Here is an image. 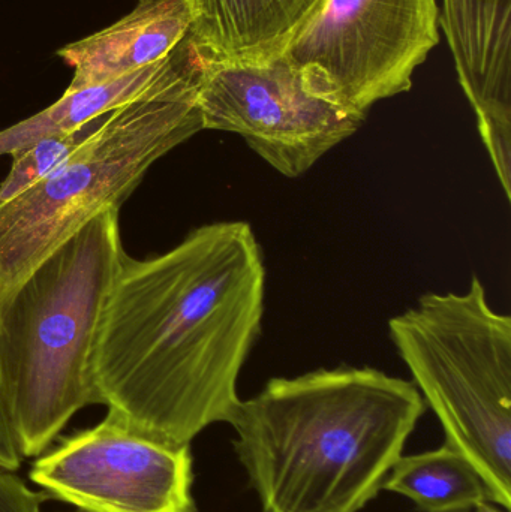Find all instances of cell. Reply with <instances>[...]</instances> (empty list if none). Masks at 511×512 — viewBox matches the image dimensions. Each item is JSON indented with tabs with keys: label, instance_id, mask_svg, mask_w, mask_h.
I'll return each mask as SVG.
<instances>
[{
	"label": "cell",
	"instance_id": "9a60e30c",
	"mask_svg": "<svg viewBox=\"0 0 511 512\" xmlns=\"http://www.w3.org/2000/svg\"><path fill=\"white\" fill-rule=\"evenodd\" d=\"M48 496L30 489L15 471L0 468V512H42Z\"/></svg>",
	"mask_w": 511,
	"mask_h": 512
},
{
	"label": "cell",
	"instance_id": "3957f363",
	"mask_svg": "<svg viewBox=\"0 0 511 512\" xmlns=\"http://www.w3.org/2000/svg\"><path fill=\"white\" fill-rule=\"evenodd\" d=\"M125 256L119 210H107L0 295V396L21 457L98 403L93 358Z\"/></svg>",
	"mask_w": 511,
	"mask_h": 512
},
{
	"label": "cell",
	"instance_id": "5b68a950",
	"mask_svg": "<svg viewBox=\"0 0 511 512\" xmlns=\"http://www.w3.org/2000/svg\"><path fill=\"white\" fill-rule=\"evenodd\" d=\"M198 74L108 111L56 170L0 206V295L95 216L120 210L158 159L203 131Z\"/></svg>",
	"mask_w": 511,
	"mask_h": 512
},
{
	"label": "cell",
	"instance_id": "ba28073f",
	"mask_svg": "<svg viewBox=\"0 0 511 512\" xmlns=\"http://www.w3.org/2000/svg\"><path fill=\"white\" fill-rule=\"evenodd\" d=\"M191 445L170 447L108 412L36 457L30 481L80 512H197Z\"/></svg>",
	"mask_w": 511,
	"mask_h": 512
},
{
	"label": "cell",
	"instance_id": "5bb4252c",
	"mask_svg": "<svg viewBox=\"0 0 511 512\" xmlns=\"http://www.w3.org/2000/svg\"><path fill=\"white\" fill-rule=\"evenodd\" d=\"M108 113V111H107ZM105 113L63 134L50 135L12 156V167L0 183V206L14 200L65 162L104 119Z\"/></svg>",
	"mask_w": 511,
	"mask_h": 512
},
{
	"label": "cell",
	"instance_id": "9c48e42d",
	"mask_svg": "<svg viewBox=\"0 0 511 512\" xmlns=\"http://www.w3.org/2000/svg\"><path fill=\"white\" fill-rule=\"evenodd\" d=\"M440 26L504 197L511 200V0H443Z\"/></svg>",
	"mask_w": 511,
	"mask_h": 512
},
{
	"label": "cell",
	"instance_id": "52a82bcc",
	"mask_svg": "<svg viewBox=\"0 0 511 512\" xmlns=\"http://www.w3.org/2000/svg\"><path fill=\"white\" fill-rule=\"evenodd\" d=\"M197 104L203 131L240 135L288 179L308 173L363 123L309 93L284 54L261 63L201 59Z\"/></svg>",
	"mask_w": 511,
	"mask_h": 512
},
{
	"label": "cell",
	"instance_id": "8fae6325",
	"mask_svg": "<svg viewBox=\"0 0 511 512\" xmlns=\"http://www.w3.org/2000/svg\"><path fill=\"white\" fill-rule=\"evenodd\" d=\"M324 0H188L189 41L203 60L261 63L282 56Z\"/></svg>",
	"mask_w": 511,
	"mask_h": 512
},
{
	"label": "cell",
	"instance_id": "8992f818",
	"mask_svg": "<svg viewBox=\"0 0 511 512\" xmlns=\"http://www.w3.org/2000/svg\"><path fill=\"white\" fill-rule=\"evenodd\" d=\"M440 42L437 0H324L285 48L309 93L365 122Z\"/></svg>",
	"mask_w": 511,
	"mask_h": 512
},
{
	"label": "cell",
	"instance_id": "277c9868",
	"mask_svg": "<svg viewBox=\"0 0 511 512\" xmlns=\"http://www.w3.org/2000/svg\"><path fill=\"white\" fill-rule=\"evenodd\" d=\"M393 346L446 445L479 472L489 502L511 510V318L473 276L462 294L428 292L389 321Z\"/></svg>",
	"mask_w": 511,
	"mask_h": 512
},
{
	"label": "cell",
	"instance_id": "4fadbf2b",
	"mask_svg": "<svg viewBox=\"0 0 511 512\" xmlns=\"http://www.w3.org/2000/svg\"><path fill=\"white\" fill-rule=\"evenodd\" d=\"M381 490L411 499L423 512H461L489 502L479 472L446 444L413 456L402 454Z\"/></svg>",
	"mask_w": 511,
	"mask_h": 512
},
{
	"label": "cell",
	"instance_id": "e0dca14e",
	"mask_svg": "<svg viewBox=\"0 0 511 512\" xmlns=\"http://www.w3.org/2000/svg\"><path fill=\"white\" fill-rule=\"evenodd\" d=\"M476 510L477 512H503L498 510L495 505L489 504V502H483V504L477 505Z\"/></svg>",
	"mask_w": 511,
	"mask_h": 512
},
{
	"label": "cell",
	"instance_id": "2e32d148",
	"mask_svg": "<svg viewBox=\"0 0 511 512\" xmlns=\"http://www.w3.org/2000/svg\"><path fill=\"white\" fill-rule=\"evenodd\" d=\"M21 459L23 457L18 453L17 444H15L14 435L9 427L8 417H6L2 396H0V468L17 471L20 468Z\"/></svg>",
	"mask_w": 511,
	"mask_h": 512
},
{
	"label": "cell",
	"instance_id": "ac0fdd59",
	"mask_svg": "<svg viewBox=\"0 0 511 512\" xmlns=\"http://www.w3.org/2000/svg\"><path fill=\"white\" fill-rule=\"evenodd\" d=\"M77 512H80V511H77Z\"/></svg>",
	"mask_w": 511,
	"mask_h": 512
},
{
	"label": "cell",
	"instance_id": "7a4b0ae2",
	"mask_svg": "<svg viewBox=\"0 0 511 512\" xmlns=\"http://www.w3.org/2000/svg\"><path fill=\"white\" fill-rule=\"evenodd\" d=\"M425 411L413 382L339 366L270 379L228 424L263 512H360Z\"/></svg>",
	"mask_w": 511,
	"mask_h": 512
},
{
	"label": "cell",
	"instance_id": "30bf717a",
	"mask_svg": "<svg viewBox=\"0 0 511 512\" xmlns=\"http://www.w3.org/2000/svg\"><path fill=\"white\" fill-rule=\"evenodd\" d=\"M188 0H140L122 20L59 50L78 90L116 80L173 54L188 38Z\"/></svg>",
	"mask_w": 511,
	"mask_h": 512
},
{
	"label": "cell",
	"instance_id": "7c38bea8",
	"mask_svg": "<svg viewBox=\"0 0 511 512\" xmlns=\"http://www.w3.org/2000/svg\"><path fill=\"white\" fill-rule=\"evenodd\" d=\"M200 63V56L186 38L173 54L161 62L107 83L66 90L59 101L41 113L0 131V156L17 155L42 138L72 131L107 111L168 89L195 74Z\"/></svg>",
	"mask_w": 511,
	"mask_h": 512
},
{
	"label": "cell",
	"instance_id": "6da1fadb",
	"mask_svg": "<svg viewBox=\"0 0 511 512\" xmlns=\"http://www.w3.org/2000/svg\"><path fill=\"white\" fill-rule=\"evenodd\" d=\"M264 295L266 265L248 222L195 228L153 258L126 255L93 358L98 405L170 447L230 423Z\"/></svg>",
	"mask_w": 511,
	"mask_h": 512
}]
</instances>
